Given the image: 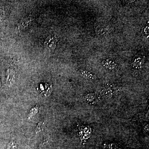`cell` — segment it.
<instances>
[{"mask_svg": "<svg viewBox=\"0 0 149 149\" xmlns=\"http://www.w3.org/2000/svg\"><path fill=\"white\" fill-rule=\"evenodd\" d=\"M57 40L53 36H49L46 39L44 46L45 47L49 50H53L55 48Z\"/></svg>", "mask_w": 149, "mask_h": 149, "instance_id": "obj_5", "label": "cell"}, {"mask_svg": "<svg viewBox=\"0 0 149 149\" xmlns=\"http://www.w3.org/2000/svg\"><path fill=\"white\" fill-rule=\"evenodd\" d=\"M38 91L45 97H48L53 91L52 85L47 83H41L39 85Z\"/></svg>", "mask_w": 149, "mask_h": 149, "instance_id": "obj_4", "label": "cell"}, {"mask_svg": "<svg viewBox=\"0 0 149 149\" xmlns=\"http://www.w3.org/2000/svg\"><path fill=\"white\" fill-rule=\"evenodd\" d=\"M17 144L16 142L12 141L8 145L6 149H17Z\"/></svg>", "mask_w": 149, "mask_h": 149, "instance_id": "obj_11", "label": "cell"}, {"mask_svg": "<svg viewBox=\"0 0 149 149\" xmlns=\"http://www.w3.org/2000/svg\"><path fill=\"white\" fill-rule=\"evenodd\" d=\"M78 72L82 76L88 80H93L96 79L95 75L88 70H78Z\"/></svg>", "mask_w": 149, "mask_h": 149, "instance_id": "obj_8", "label": "cell"}, {"mask_svg": "<svg viewBox=\"0 0 149 149\" xmlns=\"http://www.w3.org/2000/svg\"><path fill=\"white\" fill-rule=\"evenodd\" d=\"M92 129L87 125H80L79 128V134L82 145L85 144L87 140L91 137Z\"/></svg>", "mask_w": 149, "mask_h": 149, "instance_id": "obj_1", "label": "cell"}, {"mask_svg": "<svg viewBox=\"0 0 149 149\" xmlns=\"http://www.w3.org/2000/svg\"><path fill=\"white\" fill-rule=\"evenodd\" d=\"M144 61V59L142 58L139 57L136 58L132 63V67L136 69L141 68L143 64Z\"/></svg>", "mask_w": 149, "mask_h": 149, "instance_id": "obj_9", "label": "cell"}, {"mask_svg": "<svg viewBox=\"0 0 149 149\" xmlns=\"http://www.w3.org/2000/svg\"><path fill=\"white\" fill-rule=\"evenodd\" d=\"M39 107L37 106L32 108L29 111L28 118H32L35 116V115L37 114L38 113V111H39Z\"/></svg>", "mask_w": 149, "mask_h": 149, "instance_id": "obj_10", "label": "cell"}, {"mask_svg": "<svg viewBox=\"0 0 149 149\" xmlns=\"http://www.w3.org/2000/svg\"><path fill=\"white\" fill-rule=\"evenodd\" d=\"M102 64L105 68L111 71L116 70L118 67V65L117 63L109 59L104 61Z\"/></svg>", "mask_w": 149, "mask_h": 149, "instance_id": "obj_6", "label": "cell"}, {"mask_svg": "<svg viewBox=\"0 0 149 149\" xmlns=\"http://www.w3.org/2000/svg\"><path fill=\"white\" fill-rule=\"evenodd\" d=\"M44 125V123L43 122H41L38 123L37 128H36V133H38V132H40L41 131L42 129L43 126Z\"/></svg>", "mask_w": 149, "mask_h": 149, "instance_id": "obj_12", "label": "cell"}, {"mask_svg": "<svg viewBox=\"0 0 149 149\" xmlns=\"http://www.w3.org/2000/svg\"><path fill=\"white\" fill-rule=\"evenodd\" d=\"M1 80H0V87H1Z\"/></svg>", "mask_w": 149, "mask_h": 149, "instance_id": "obj_14", "label": "cell"}, {"mask_svg": "<svg viewBox=\"0 0 149 149\" xmlns=\"http://www.w3.org/2000/svg\"><path fill=\"white\" fill-rule=\"evenodd\" d=\"M101 99V96L95 93H89L84 96L83 100L89 104L93 105L97 103Z\"/></svg>", "mask_w": 149, "mask_h": 149, "instance_id": "obj_2", "label": "cell"}, {"mask_svg": "<svg viewBox=\"0 0 149 149\" xmlns=\"http://www.w3.org/2000/svg\"><path fill=\"white\" fill-rule=\"evenodd\" d=\"M103 149H122V148L117 143L107 141L104 143Z\"/></svg>", "mask_w": 149, "mask_h": 149, "instance_id": "obj_7", "label": "cell"}, {"mask_svg": "<svg viewBox=\"0 0 149 149\" xmlns=\"http://www.w3.org/2000/svg\"><path fill=\"white\" fill-rule=\"evenodd\" d=\"M117 91L116 88L113 85L107 86L102 91L101 96L105 98L111 99Z\"/></svg>", "mask_w": 149, "mask_h": 149, "instance_id": "obj_3", "label": "cell"}, {"mask_svg": "<svg viewBox=\"0 0 149 149\" xmlns=\"http://www.w3.org/2000/svg\"><path fill=\"white\" fill-rule=\"evenodd\" d=\"M144 32H145V34H146V35H148L149 33V27L148 26V27H146V28H145V29H144Z\"/></svg>", "mask_w": 149, "mask_h": 149, "instance_id": "obj_13", "label": "cell"}]
</instances>
